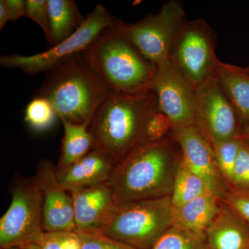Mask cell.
<instances>
[{
	"label": "cell",
	"instance_id": "obj_30",
	"mask_svg": "<svg viewBox=\"0 0 249 249\" xmlns=\"http://www.w3.org/2000/svg\"><path fill=\"white\" fill-rule=\"evenodd\" d=\"M223 202L230 206L249 227V193L229 187Z\"/></svg>",
	"mask_w": 249,
	"mask_h": 249
},
{
	"label": "cell",
	"instance_id": "obj_6",
	"mask_svg": "<svg viewBox=\"0 0 249 249\" xmlns=\"http://www.w3.org/2000/svg\"><path fill=\"white\" fill-rule=\"evenodd\" d=\"M217 37L203 18L185 19L170 47L168 60L193 90L215 74Z\"/></svg>",
	"mask_w": 249,
	"mask_h": 249
},
{
	"label": "cell",
	"instance_id": "obj_15",
	"mask_svg": "<svg viewBox=\"0 0 249 249\" xmlns=\"http://www.w3.org/2000/svg\"><path fill=\"white\" fill-rule=\"evenodd\" d=\"M116 163L101 149L95 147L78 161L66 168H57V177L69 193L84 187L107 183Z\"/></svg>",
	"mask_w": 249,
	"mask_h": 249
},
{
	"label": "cell",
	"instance_id": "obj_8",
	"mask_svg": "<svg viewBox=\"0 0 249 249\" xmlns=\"http://www.w3.org/2000/svg\"><path fill=\"white\" fill-rule=\"evenodd\" d=\"M116 19L103 5L98 4L85 22L71 36L52 48L34 55H8L0 57L1 66L19 69L27 75L47 72L58 62L75 54L83 53L106 28Z\"/></svg>",
	"mask_w": 249,
	"mask_h": 249
},
{
	"label": "cell",
	"instance_id": "obj_4",
	"mask_svg": "<svg viewBox=\"0 0 249 249\" xmlns=\"http://www.w3.org/2000/svg\"><path fill=\"white\" fill-rule=\"evenodd\" d=\"M159 111L152 90L135 95L113 92L98 108L89 125L95 147L119 163L145 142L147 122Z\"/></svg>",
	"mask_w": 249,
	"mask_h": 249
},
{
	"label": "cell",
	"instance_id": "obj_26",
	"mask_svg": "<svg viewBox=\"0 0 249 249\" xmlns=\"http://www.w3.org/2000/svg\"><path fill=\"white\" fill-rule=\"evenodd\" d=\"M173 124L168 116L159 111L147 122L145 132V142H156L169 137Z\"/></svg>",
	"mask_w": 249,
	"mask_h": 249
},
{
	"label": "cell",
	"instance_id": "obj_28",
	"mask_svg": "<svg viewBox=\"0 0 249 249\" xmlns=\"http://www.w3.org/2000/svg\"><path fill=\"white\" fill-rule=\"evenodd\" d=\"M230 187L249 193V145L242 142Z\"/></svg>",
	"mask_w": 249,
	"mask_h": 249
},
{
	"label": "cell",
	"instance_id": "obj_31",
	"mask_svg": "<svg viewBox=\"0 0 249 249\" xmlns=\"http://www.w3.org/2000/svg\"><path fill=\"white\" fill-rule=\"evenodd\" d=\"M10 20L16 21L25 17L27 2L24 0H4Z\"/></svg>",
	"mask_w": 249,
	"mask_h": 249
},
{
	"label": "cell",
	"instance_id": "obj_11",
	"mask_svg": "<svg viewBox=\"0 0 249 249\" xmlns=\"http://www.w3.org/2000/svg\"><path fill=\"white\" fill-rule=\"evenodd\" d=\"M152 90L157 95L160 111L169 118L173 128L196 126L194 90L169 60L157 65Z\"/></svg>",
	"mask_w": 249,
	"mask_h": 249
},
{
	"label": "cell",
	"instance_id": "obj_17",
	"mask_svg": "<svg viewBox=\"0 0 249 249\" xmlns=\"http://www.w3.org/2000/svg\"><path fill=\"white\" fill-rule=\"evenodd\" d=\"M215 75L218 83L235 108L241 127L243 128L249 124V73L243 67L219 60Z\"/></svg>",
	"mask_w": 249,
	"mask_h": 249
},
{
	"label": "cell",
	"instance_id": "obj_13",
	"mask_svg": "<svg viewBox=\"0 0 249 249\" xmlns=\"http://www.w3.org/2000/svg\"><path fill=\"white\" fill-rule=\"evenodd\" d=\"M35 178L42 193L44 232L76 231L73 199L59 182L57 165L47 160H41Z\"/></svg>",
	"mask_w": 249,
	"mask_h": 249
},
{
	"label": "cell",
	"instance_id": "obj_18",
	"mask_svg": "<svg viewBox=\"0 0 249 249\" xmlns=\"http://www.w3.org/2000/svg\"><path fill=\"white\" fill-rule=\"evenodd\" d=\"M221 201L209 193L175 207L174 224L205 237V232L220 209Z\"/></svg>",
	"mask_w": 249,
	"mask_h": 249
},
{
	"label": "cell",
	"instance_id": "obj_19",
	"mask_svg": "<svg viewBox=\"0 0 249 249\" xmlns=\"http://www.w3.org/2000/svg\"><path fill=\"white\" fill-rule=\"evenodd\" d=\"M52 47L71 36L86 18L80 13L74 0H48Z\"/></svg>",
	"mask_w": 249,
	"mask_h": 249
},
{
	"label": "cell",
	"instance_id": "obj_36",
	"mask_svg": "<svg viewBox=\"0 0 249 249\" xmlns=\"http://www.w3.org/2000/svg\"><path fill=\"white\" fill-rule=\"evenodd\" d=\"M6 249H22L20 248V247H10V248Z\"/></svg>",
	"mask_w": 249,
	"mask_h": 249
},
{
	"label": "cell",
	"instance_id": "obj_35",
	"mask_svg": "<svg viewBox=\"0 0 249 249\" xmlns=\"http://www.w3.org/2000/svg\"><path fill=\"white\" fill-rule=\"evenodd\" d=\"M243 68H244V70H245V71L247 72V73H249V66H247L246 67H243Z\"/></svg>",
	"mask_w": 249,
	"mask_h": 249
},
{
	"label": "cell",
	"instance_id": "obj_25",
	"mask_svg": "<svg viewBox=\"0 0 249 249\" xmlns=\"http://www.w3.org/2000/svg\"><path fill=\"white\" fill-rule=\"evenodd\" d=\"M42 249H81L77 231L45 232L38 242Z\"/></svg>",
	"mask_w": 249,
	"mask_h": 249
},
{
	"label": "cell",
	"instance_id": "obj_24",
	"mask_svg": "<svg viewBox=\"0 0 249 249\" xmlns=\"http://www.w3.org/2000/svg\"><path fill=\"white\" fill-rule=\"evenodd\" d=\"M57 114L52 105L45 98L35 97L25 109V121L36 131L47 130L53 125Z\"/></svg>",
	"mask_w": 249,
	"mask_h": 249
},
{
	"label": "cell",
	"instance_id": "obj_3",
	"mask_svg": "<svg viewBox=\"0 0 249 249\" xmlns=\"http://www.w3.org/2000/svg\"><path fill=\"white\" fill-rule=\"evenodd\" d=\"M122 22L116 19L82 53L112 92L146 93L152 90L157 66L131 42Z\"/></svg>",
	"mask_w": 249,
	"mask_h": 249
},
{
	"label": "cell",
	"instance_id": "obj_5",
	"mask_svg": "<svg viewBox=\"0 0 249 249\" xmlns=\"http://www.w3.org/2000/svg\"><path fill=\"white\" fill-rule=\"evenodd\" d=\"M171 196L119 204L103 235L136 249H151L175 223Z\"/></svg>",
	"mask_w": 249,
	"mask_h": 249
},
{
	"label": "cell",
	"instance_id": "obj_1",
	"mask_svg": "<svg viewBox=\"0 0 249 249\" xmlns=\"http://www.w3.org/2000/svg\"><path fill=\"white\" fill-rule=\"evenodd\" d=\"M181 150L169 137L144 142L116 163L108 181L119 204L171 196Z\"/></svg>",
	"mask_w": 249,
	"mask_h": 249
},
{
	"label": "cell",
	"instance_id": "obj_32",
	"mask_svg": "<svg viewBox=\"0 0 249 249\" xmlns=\"http://www.w3.org/2000/svg\"><path fill=\"white\" fill-rule=\"evenodd\" d=\"M10 21L9 14L4 3V0L0 1V30L6 25V23Z\"/></svg>",
	"mask_w": 249,
	"mask_h": 249
},
{
	"label": "cell",
	"instance_id": "obj_27",
	"mask_svg": "<svg viewBox=\"0 0 249 249\" xmlns=\"http://www.w3.org/2000/svg\"><path fill=\"white\" fill-rule=\"evenodd\" d=\"M27 9L25 17L37 23L45 33L47 40L51 45L50 21H49L48 0H26Z\"/></svg>",
	"mask_w": 249,
	"mask_h": 249
},
{
	"label": "cell",
	"instance_id": "obj_29",
	"mask_svg": "<svg viewBox=\"0 0 249 249\" xmlns=\"http://www.w3.org/2000/svg\"><path fill=\"white\" fill-rule=\"evenodd\" d=\"M78 232L81 239V249H136L103 234Z\"/></svg>",
	"mask_w": 249,
	"mask_h": 249
},
{
	"label": "cell",
	"instance_id": "obj_22",
	"mask_svg": "<svg viewBox=\"0 0 249 249\" xmlns=\"http://www.w3.org/2000/svg\"><path fill=\"white\" fill-rule=\"evenodd\" d=\"M151 249H209L205 237L174 224Z\"/></svg>",
	"mask_w": 249,
	"mask_h": 249
},
{
	"label": "cell",
	"instance_id": "obj_14",
	"mask_svg": "<svg viewBox=\"0 0 249 249\" xmlns=\"http://www.w3.org/2000/svg\"><path fill=\"white\" fill-rule=\"evenodd\" d=\"M70 193L76 231L102 233L119 204L109 183L84 187Z\"/></svg>",
	"mask_w": 249,
	"mask_h": 249
},
{
	"label": "cell",
	"instance_id": "obj_2",
	"mask_svg": "<svg viewBox=\"0 0 249 249\" xmlns=\"http://www.w3.org/2000/svg\"><path fill=\"white\" fill-rule=\"evenodd\" d=\"M112 93L80 53L46 72L35 97L47 100L60 120L89 126L98 108Z\"/></svg>",
	"mask_w": 249,
	"mask_h": 249
},
{
	"label": "cell",
	"instance_id": "obj_12",
	"mask_svg": "<svg viewBox=\"0 0 249 249\" xmlns=\"http://www.w3.org/2000/svg\"><path fill=\"white\" fill-rule=\"evenodd\" d=\"M171 136L181 148L183 161L206 181L214 196L224 200L229 186L218 168L212 144L196 126L173 128Z\"/></svg>",
	"mask_w": 249,
	"mask_h": 249
},
{
	"label": "cell",
	"instance_id": "obj_9",
	"mask_svg": "<svg viewBox=\"0 0 249 249\" xmlns=\"http://www.w3.org/2000/svg\"><path fill=\"white\" fill-rule=\"evenodd\" d=\"M186 19L182 4L170 0L157 14L149 15L135 24L123 21L122 27L142 55L157 66L168 60L174 38Z\"/></svg>",
	"mask_w": 249,
	"mask_h": 249
},
{
	"label": "cell",
	"instance_id": "obj_33",
	"mask_svg": "<svg viewBox=\"0 0 249 249\" xmlns=\"http://www.w3.org/2000/svg\"><path fill=\"white\" fill-rule=\"evenodd\" d=\"M239 138L246 145H249V124L242 129Z\"/></svg>",
	"mask_w": 249,
	"mask_h": 249
},
{
	"label": "cell",
	"instance_id": "obj_34",
	"mask_svg": "<svg viewBox=\"0 0 249 249\" xmlns=\"http://www.w3.org/2000/svg\"><path fill=\"white\" fill-rule=\"evenodd\" d=\"M22 249H42L41 246L38 243L31 244L24 247Z\"/></svg>",
	"mask_w": 249,
	"mask_h": 249
},
{
	"label": "cell",
	"instance_id": "obj_10",
	"mask_svg": "<svg viewBox=\"0 0 249 249\" xmlns=\"http://www.w3.org/2000/svg\"><path fill=\"white\" fill-rule=\"evenodd\" d=\"M196 126L211 144L239 137L240 121L216 75L194 91Z\"/></svg>",
	"mask_w": 249,
	"mask_h": 249
},
{
	"label": "cell",
	"instance_id": "obj_7",
	"mask_svg": "<svg viewBox=\"0 0 249 249\" xmlns=\"http://www.w3.org/2000/svg\"><path fill=\"white\" fill-rule=\"evenodd\" d=\"M12 200L0 219V247L24 248L38 243L45 233L42 193L35 177L19 178L12 186Z\"/></svg>",
	"mask_w": 249,
	"mask_h": 249
},
{
	"label": "cell",
	"instance_id": "obj_23",
	"mask_svg": "<svg viewBox=\"0 0 249 249\" xmlns=\"http://www.w3.org/2000/svg\"><path fill=\"white\" fill-rule=\"evenodd\" d=\"M242 144L239 137L212 144L218 168L229 187Z\"/></svg>",
	"mask_w": 249,
	"mask_h": 249
},
{
	"label": "cell",
	"instance_id": "obj_21",
	"mask_svg": "<svg viewBox=\"0 0 249 249\" xmlns=\"http://www.w3.org/2000/svg\"><path fill=\"white\" fill-rule=\"evenodd\" d=\"M209 193H212L207 183L188 167L183 161L181 156L175 174L171 195L174 207H178L196 197Z\"/></svg>",
	"mask_w": 249,
	"mask_h": 249
},
{
	"label": "cell",
	"instance_id": "obj_20",
	"mask_svg": "<svg viewBox=\"0 0 249 249\" xmlns=\"http://www.w3.org/2000/svg\"><path fill=\"white\" fill-rule=\"evenodd\" d=\"M64 127L61 155L57 168H64L88 155L95 147L94 140L88 124H72L62 120Z\"/></svg>",
	"mask_w": 249,
	"mask_h": 249
},
{
	"label": "cell",
	"instance_id": "obj_16",
	"mask_svg": "<svg viewBox=\"0 0 249 249\" xmlns=\"http://www.w3.org/2000/svg\"><path fill=\"white\" fill-rule=\"evenodd\" d=\"M205 239L209 249H249V227L233 209L221 201Z\"/></svg>",
	"mask_w": 249,
	"mask_h": 249
}]
</instances>
